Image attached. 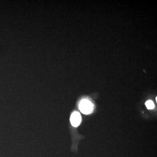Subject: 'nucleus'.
Listing matches in <instances>:
<instances>
[{"label":"nucleus","mask_w":157,"mask_h":157,"mask_svg":"<svg viewBox=\"0 0 157 157\" xmlns=\"http://www.w3.org/2000/svg\"><path fill=\"white\" fill-rule=\"evenodd\" d=\"M79 109L82 113L85 114H89L93 111V105L90 101L83 100L79 104Z\"/></svg>","instance_id":"nucleus-1"},{"label":"nucleus","mask_w":157,"mask_h":157,"mask_svg":"<svg viewBox=\"0 0 157 157\" xmlns=\"http://www.w3.org/2000/svg\"><path fill=\"white\" fill-rule=\"evenodd\" d=\"M70 121L73 127H78L81 121V117L80 113L77 112L73 113L70 118Z\"/></svg>","instance_id":"nucleus-2"},{"label":"nucleus","mask_w":157,"mask_h":157,"mask_svg":"<svg viewBox=\"0 0 157 157\" xmlns=\"http://www.w3.org/2000/svg\"><path fill=\"white\" fill-rule=\"evenodd\" d=\"M145 105L147 109H153L155 107L154 104L153 102L151 101H147L145 103Z\"/></svg>","instance_id":"nucleus-3"}]
</instances>
